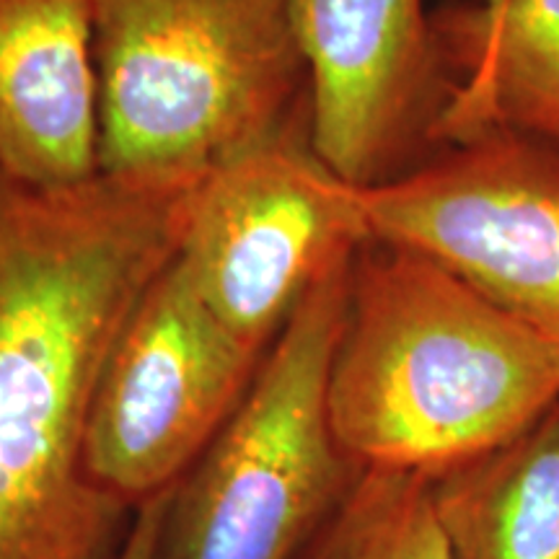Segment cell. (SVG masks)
<instances>
[{
  "label": "cell",
  "mask_w": 559,
  "mask_h": 559,
  "mask_svg": "<svg viewBox=\"0 0 559 559\" xmlns=\"http://www.w3.org/2000/svg\"><path fill=\"white\" fill-rule=\"evenodd\" d=\"M200 181L37 190L0 171V559L120 557L135 510L83 474L91 396Z\"/></svg>",
  "instance_id": "1"
},
{
  "label": "cell",
  "mask_w": 559,
  "mask_h": 559,
  "mask_svg": "<svg viewBox=\"0 0 559 559\" xmlns=\"http://www.w3.org/2000/svg\"><path fill=\"white\" fill-rule=\"evenodd\" d=\"M557 402V345L428 257L360 243L326 404L334 438L362 469H451Z\"/></svg>",
  "instance_id": "2"
},
{
  "label": "cell",
  "mask_w": 559,
  "mask_h": 559,
  "mask_svg": "<svg viewBox=\"0 0 559 559\" xmlns=\"http://www.w3.org/2000/svg\"><path fill=\"white\" fill-rule=\"evenodd\" d=\"M102 174L200 181L309 115L288 0H91Z\"/></svg>",
  "instance_id": "3"
},
{
  "label": "cell",
  "mask_w": 559,
  "mask_h": 559,
  "mask_svg": "<svg viewBox=\"0 0 559 559\" xmlns=\"http://www.w3.org/2000/svg\"><path fill=\"white\" fill-rule=\"evenodd\" d=\"M355 251L321 272L239 409L166 492L153 559H298L353 495L366 469L334 438L326 389Z\"/></svg>",
  "instance_id": "4"
},
{
  "label": "cell",
  "mask_w": 559,
  "mask_h": 559,
  "mask_svg": "<svg viewBox=\"0 0 559 559\" xmlns=\"http://www.w3.org/2000/svg\"><path fill=\"white\" fill-rule=\"evenodd\" d=\"M264 355L207 309L174 257L102 366L83 432L86 479L132 510L169 492L239 409Z\"/></svg>",
  "instance_id": "5"
},
{
  "label": "cell",
  "mask_w": 559,
  "mask_h": 559,
  "mask_svg": "<svg viewBox=\"0 0 559 559\" xmlns=\"http://www.w3.org/2000/svg\"><path fill=\"white\" fill-rule=\"evenodd\" d=\"M358 202L370 239L428 257L559 347V145L481 130Z\"/></svg>",
  "instance_id": "6"
},
{
  "label": "cell",
  "mask_w": 559,
  "mask_h": 559,
  "mask_svg": "<svg viewBox=\"0 0 559 559\" xmlns=\"http://www.w3.org/2000/svg\"><path fill=\"white\" fill-rule=\"evenodd\" d=\"M366 239L358 187L319 158L306 115L200 181L177 260L207 309L267 353L321 272Z\"/></svg>",
  "instance_id": "7"
},
{
  "label": "cell",
  "mask_w": 559,
  "mask_h": 559,
  "mask_svg": "<svg viewBox=\"0 0 559 559\" xmlns=\"http://www.w3.org/2000/svg\"><path fill=\"white\" fill-rule=\"evenodd\" d=\"M319 158L366 190L443 151L453 81L425 0H288Z\"/></svg>",
  "instance_id": "8"
},
{
  "label": "cell",
  "mask_w": 559,
  "mask_h": 559,
  "mask_svg": "<svg viewBox=\"0 0 559 559\" xmlns=\"http://www.w3.org/2000/svg\"><path fill=\"white\" fill-rule=\"evenodd\" d=\"M0 171L37 190L102 174L91 0H0Z\"/></svg>",
  "instance_id": "9"
},
{
  "label": "cell",
  "mask_w": 559,
  "mask_h": 559,
  "mask_svg": "<svg viewBox=\"0 0 559 559\" xmlns=\"http://www.w3.org/2000/svg\"><path fill=\"white\" fill-rule=\"evenodd\" d=\"M432 32L453 81L443 148L492 128L559 145V0H451Z\"/></svg>",
  "instance_id": "10"
},
{
  "label": "cell",
  "mask_w": 559,
  "mask_h": 559,
  "mask_svg": "<svg viewBox=\"0 0 559 559\" xmlns=\"http://www.w3.org/2000/svg\"><path fill=\"white\" fill-rule=\"evenodd\" d=\"M449 559H559V402L521 436L430 474Z\"/></svg>",
  "instance_id": "11"
},
{
  "label": "cell",
  "mask_w": 559,
  "mask_h": 559,
  "mask_svg": "<svg viewBox=\"0 0 559 559\" xmlns=\"http://www.w3.org/2000/svg\"><path fill=\"white\" fill-rule=\"evenodd\" d=\"M298 559H449L430 474L366 469Z\"/></svg>",
  "instance_id": "12"
},
{
  "label": "cell",
  "mask_w": 559,
  "mask_h": 559,
  "mask_svg": "<svg viewBox=\"0 0 559 559\" xmlns=\"http://www.w3.org/2000/svg\"><path fill=\"white\" fill-rule=\"evenodd\" d=\"M164 502L166 492L143 502V506L135 510L130 534L128 539H124V547L117 559H153V549H156V536L160 528V515H164Z\"/></svg>",
  "instance_id": "13"
},
{
  "label": "cell",
  "mask_w": 559,
  "mask_h": 559,
  "mask_svg": "<svg viewBox=\"0 0 559 559\" xmlns=\"http://www.w3.org/2000/svg\"><path fill=\"white\" fill-rule=\"evenodd\" d=\"M481 3H487V5H500V3H506V0H481Z\"/></svg>",
  "instance_id": "14"
}]
</instances>
